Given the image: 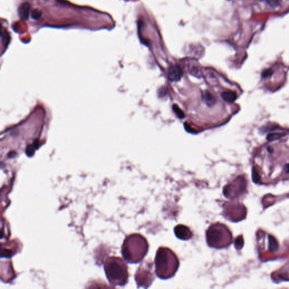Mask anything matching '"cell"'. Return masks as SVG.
I'll return each mask as SVG.
<instances>
[{"label":"cell","instance_id":"ba28073f","mask_svg":"<svg viewBox=\"0 0 289 289\" xmlns=\"http://www.w3.org/2000/svg\"><path fill=\"white\" fill-rule=\"evenodd\" d=\"M174 232L177 238L183 241L190 240L193 236V233L190 228L184 224H179L174 228Z\"/></svg>","mask_w":289,"mask_h":289},{"label":"cell","instance_id":"7c38bea8","mask_svg":"<svg viewBox=\"0 0 289 289\" xmlns=\"http://www.w3.org/2000/svg\"><path fill=\"white\" fill-rule=\"evenodd\" d=\"M202 97L203 99L205 102V104L209 106H214L216 102V99L214 97V95H212L211 93L209 92L208 91H207V90L205 91L203 93Z\"/></svg>","mask_w":289,"mask_h":289},{"label":"cell","instance_id":"9a60e30c","mask_svg":"<svg viewBox=\"0 0 289 289\" xmlns=\"http://www.w3.org/2000/svg\"><path fill=\"white\" fill-rule=\"evenodd\" d=\"M172 109L174 110V113L176 114V115L180 119L184 118L185 117V114L182 111V110L176 104H174L172 106Z\"/></svg>","mask_w":289,"mask_h":289},{"label":"cell","instance_id":"5b68a950","mask_svg":"<svg viewBox=\"0 0 289 289\" xmlns=\"http://www.w3.org/2000/svg\"><path fill=\"white\" fill-rule=\"evenodd\" d=\"M153 263L144 261L139 266L135 275V280L139 287L148 288L155 279Z\"/></svg>","mask_w":289,"mask_h":289},{"label":"cell","instance_id":"3957f363","mask_svg":"<svg viewBox=\"0 0 289 289\" xmlns=\"http://www.w3.org/2000/svg\"><path fill=\"white\" fill-rule=\"evenodd\" d=\"M104 271L107 279L115 286H124L128 281L129 273L127 263L121 257L111 256L106 260Z\"/></svg>","mask_w":289,"mask_h":289},{"label":"cell","instance_id":"ffe728a7","mask_svg":"<svg viewBox=\"0 0 289 289\" xmlns=\"http://www.w3.org/2000/svg\"><path fill=\"white\" fill-rule=\"evenodd\" d=\"M273 74V71L271 68H268V69L264 70L262 74H261V76L263 78H268L272 76V75Z\"/></svg>","mask_w":289,"mask_h":289},{"label":"cell","instance_id":"44dd1931","mask_svg":"<svg viewBox=\"0 0 289 289\" xmlns=\"http://www.w3.org/2000/svg\"><path fill=\"white\" fill-rule=\"evenodd\" d=\"M2 37L3 38V45H8V44L9 43V41H10V40H9V35L7 32H4V35H2Z\"/></svg>","mask_w":289,"mask_h":289},{"label":"cell","instance_id":"603a6c76","mask_svg":"<svg viewBox=\"0 0 289 289\" xmlns=\"http://www.w3.org/2000/svg\"><path fill=\"white\" fill-rule=\"evenodd\" d=\"M267 150H268V151L269 152V153H272L273 151V150L272 148H267Z\"/></svg>","mask_w":289,"mask_h":289},{"label":"cell","instance_id":"4fadbf2b","mask_svg":"<svg viewBox=\"0 0 289 289\" xmlns=\"http://www.w3.org/2000/svg\"><path fill=\"white\" fill-rule=\"evenodd\" d=\"M268 242H269V249L271 251L275 252L277 251L278 249V243L275 237L271 235L268 236Z\"/></svg>","mask_w":289,"mask_h":289},{"label":"cell","instance_id":"6da1fadb","mask_svg":"<svg viewBox=\"0 0 289 289\" xmlns=\"http://www.w3.org/2000/svg\"><path fill=\"white\" fill-rule=\"evenodd\" d=\"M155 264L157 277L167 280L175 275L179 268L180 261L175 252L170 248L160 246L156 251Z\"/></svg>","mask_w":289,"mask_h":289},{"label":"cell","instance_id":"7402d4cb","mask_svg":"<svg viewBox=\"0 0 289 289\" xmlns=\"http://www.w3.org/2000/svg\"><path fill=\"white\" fill-rule=\"evenodd\" d=\"M284 171L286 174H289V163L286 164L284 167Z\"/></svg>","mask_w":289,"mask_h":289},{"label":"cell","instance_id":"277c9868","mask_svg":"<svg viewBox=\"0 0 289 289\" xmlns=\"http://www.w3.org/2000/svg\"><path fill=\"white\" fill-rule=\"evenodd\" d=\"M206 241L209 247L216 249L226 248L231 243V231L223 223L212 224L208 227L206 233Z\"/></svg>","mask_w":289,"mask_h":289},{"label":"cell","instance_id":"ac0fdd59","mask_svg":"<svg viewBox=\"0 0 289 289\" xmlns=\"http://www.w3.org/2000/svg\"><path fill=\"white\" fill-rule=\"evenodd\" d=\"M42 15V12L38 9H33L31 12V18L34 20H38Z\"/></svg>","mask_w":289,"mask_h":289},{"label":"cell","instance_id":"7a4b0ae2","mask_svg":"<svg viewBox=\"0 0 289 289\" xmlns=\"http://www.w3.org/2000/svg\"><path fill=\"white\" fill-rule=\"evenodd\" d=\"M149 243L146 238L139 233H133L125 238L122 252L125 260L129 263L141 261L148 254Z\"/></svg>","mask_w":289,"mask_h":289},{"label":"cell","instance_id":"e0dca14e","mask_svg":"<svg viewBox=\"0 0 289 289\" xmlns=\"http://www.w3.org/2000/svg\"><path fill=\"white\" fill-rule=\"evenodd\" d=\"M252 181L255 184H257L260 182V175L255 168H253L252 170Z\"/></svg>","mask_w":289,"mask_h":289},{"label":"cell","instance_id":"d6986e66","mask_svg":"<svg viewBox=\"0 0 289 289\" xmlns=\"http://www.w3.org/2000/svg\"><path fill=\"white\" fill-rule=\"evenodd\" d=\"M266 3L272 8H277L280 5L281 0H266Z\"/></svg>","mask_w":289,"mask_h":289},{"label":"cell","instance_id":"2e32d148","mask_svg":"<svg viewBox=\"0 0 289 289\" xmlns=\"http://www.w3.org/2000/svg\"><path fill=\"white\" fill-rule=\"evenodd\" d=\"M285 136L284 134L282 133H271L269 134L267 136V140L268 141H273L275 140H277L278 139H280L281 137Z\"/></svg>","mask_w":289,"mask_h":289},{"label":"cell","instance_id":"52a82bcc","mask_svg":"<svg viewBox=\"0 0 289 289\" xmlns=\"http://www.w3.org/2000/svg\"><path fill=\"white\" fill-rule=\"evenodd\" d=\"M223 215L226 218L233 221L241 219V208L238 205L227 203L224 205Z\"/></svg>","mask_w":289,"mask_h":289},{"label":"cell","instance_id":"30bf717a","mask_svg":"<svg viewBox=\"0 0 289 289\" xmlns=\"http://www.w3.org/2000/svg\"><path fill=\"white\" fill-rule=\"evenodd\" d=\"M31 5L28 3H24L18 8L19 17L22 20H27L29 18Z\"/></svg>","mask_w":289,"mask_h":289},{"label":"cell","instance_id":"5bb4252c","mask_svg":"<svg viewBox=\"0 0 289 289\" xmlns=\"http://www.w3.org/2000/svg\"><path fill=\"white\" fill-rule=\"evenodd\" d=\"M244 241L243 237L241 236L237 237L234 242V246L237 250H241L243 247Z\"/></svg>","mask_w":289,"mask_h":289},{"label":"cell","instance_id":"8fae6325","mask_svg":"<svg viewBox=\"0 0 289 289\" xmlns=\"http://www.w3.org/2000/svg\"><path fill=\"white\" fill-rule=\"evenodd\" d=\"M221 97L225 101L233 102L237 99V94L231 90H228L222 93V94H221Z\"/></svg>","mask_w":289,"mask_h":289},{"label":"cell","instance_id":"9c48e42d","mask_svg":"<svg viewBox=\"0 0 289 289\" xmlns=\"http://www.w3.org/2000/svg\"><path fill=\"white\" fill-rule=\"evenodd\" d=\"M183 75L181 68L178 66H174L170 68L168 71V78L170 81L172 82L179 81Z\"/></svg>","mask_w":289,"mask_h":289},{"label":"cell","instance_id":"8992f818","mask_svg":"<svg viewBox=\"0 0 289 289\" xmlns=\"http://www.w3.org/2000/svg\"><path fill=\"white\" fill-rule=\"evenodd\" d=\"M243 189V181L240 178H238L233 182L229 183L224 186L223 188V194L228 198H233L240 195Z\"/></svg>","mask_w":289,"mask_h":289}]
</instances>
